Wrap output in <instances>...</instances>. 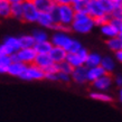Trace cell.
Returning a JSON list of instances; mask_svg holds the SVG:
<instances>
[{"label":"cell","mask_w":122,"mask_h":122,"mask_svg":"<svg viewBox=\"0 0 122 122\" xmlns=\"http://www.w3.org/2000/svg\"><path fill=\"white\" fill-rule=\"evenodd\" d=\"M10 15V0H0V18H9Z\"/></svg>","instance_id":"obj_27"},{"label":"cell","mask_w":122,"mask_h":122,"mask_svg":"<svg viewBox=\"0 0 122 122\" xmlns=\"http://www.w3.org/2000/svg\"><path fill=\"white\" fill-rule=\"evenodd\" d=\"M39 11L35 6L33 0L22 1V18L21 20L26 22H37Z\"/></svg>","instance_id":"obj_4"},{"label":"cell","mask_w":122,"mask_h":122,"mask_svg":"<svg viewBox=\"0 0 122 122\" xmlns=\"http://www.w3.org/2000/svg\"><path fill=\"white\" fill-rule=\"evenodd\" d=\"M45 72L35 64L31 65H27L26 70L24 72V74L20 76L21 80L24 81H41L45 80Z\"/></svg>","instance_id":"obj_6"},{"label":"cell","mask_w":122,"mask_h":122,"mask_svg":"<svg viewBox=\"0 0 122 122\" xmlns=\"http://www.w3.org/2000/svg\"><path fill=\"white\" fill-rule=\"evenodd\" d=\"M101 61H102V56L99 53H91L90 52L87 58L85 61L84 66L87 68H92V67H96L101 65Z\"/></svg>","instance_id":"obj_19"},{"label":"cell","mask_w":122,"mask_h":122,"mask_svg":"<svg viewBox=\"0 0 122 122\" xmlns=\"http://www.w3.org/2000/svg\"><path fill=\"white\" fill-rule=\"evenodd\" d=\"M37 24L43 29H52L56 22L54 21L52 14H39L37 19Z\"/></svg>","instance_id":"obj_13"},{"label":"cell","mask_w":122,"mask_h":122,"mask_svg":"<svg viewBox=\"0 0 122 122\" xmlns=\"http://www.w3.org/2000/svg\"><path fill=\"white\" fill-rule=\"evenodd\" d=\"M90 52L87 51V48H85V47H82L80 51H78L77 53V55L81 57L83 61H84V63H85V61H86V58H87V56H89Z\"/></svg>","instance_id":"obj_35"},{"label":"cell","mask_w":122,"mask_h":122,"mask_svg":"<svg viewBox=\"0 0 122 122\" xmlns=\"http://www.w3.org/2000/svg\"><path fill=\"white\" fill-rule=\"evenodd\" d=\"M66 62L70 64L73 68H77V67L84 66V61H83L77 54H67Z\"/></svg>","instance_id":"obj_25"},{"label":"cell","mask_w":122,"mask_h":122,"mask_svg":"<svg viewBox=\"0 0 122 122\" xmlns=\"http://www.w3.org/2000/svg\"><path fill=\"white\" fill-rule=\"evenodd\" d=\"M10 15L12 18L21 20V18H22V0H10Z\"/></svg>","instance_id":"obj_15"},{"label":"cell","mask_w":122,"mask_h":122,"mask_svg":"<svg viewBox=\"0 0 122 122\" xmlns=\"http://www.w3.org/2000/svg\"><path fill=\"white\" fill-rule=\"evenodd\" d=\"M36 56H37V53L35 52L34 48H21L14 56H11V61L20 62L25 65H31L35 62Z\"/></svg>","instance_id":"obj_5"},{"label":"cell","mask_w":122,"mask_h":122,"mask_svg":"<svg viewBox=\"0 0 122 122\" xmlns=\"http://www.w3.org/2000/svg\"><path fill=\"white\" fill-rule=\"evenodd\" d=\"M113 81H114L115 84H117V85L119 86V87L121 89V87H122V75H121V74L117 75V76L114 77V80H113Z\"/></svg>","instance_id":"obj_36"},{"label":"cell","mask_w":122,"mask_h":122,"mask_svg":"<svg viewBox=\"0 0 122 122\" xmlns=\"http://www.w3.org/2000/svg\"><path fill=\"white\" fill-rule=\"evenodd\" d=\"M120 8H121V10H122V2H121V6H120Z\"/></svg>","instance_id":"obj_40"},{"label":"cell","mask_w":122,"mask_h":122,"mask_svg":"<svg viewBox=\"0 0 122 122\" xmlns=\"http://www.w3.org/2000/svg\"><path fill=\"white\" fill-rule=\"evenodd\" d=\"M49 57L52 58V61L54 62V64H61L66 61L67 57V52L63 48L59 47H53L51 53L48 54Z\"/></svg>","instance_id":"obj_12"},{"label":"cell","mask_w":122,"mask_h":122,"mask_svg":"<svg viewBox=\"0 0 122 122\" xmlns=\"http://www.w3.org/2000/svg\"><path fill=\"white\" fill-rule=\"evenodd\" d=\"M82 47H83V46H82L81 41H77V39H75V38H72L70 45H68L66 48V52H67V54H77L78 51H80Z\"/></svg>","instance_id":"obj_30"},{"label":"cell","mask_w":122,"mask_h":122,"mask_svg":"<svg viewBox=\"0 0 122 122\" xmlns=\"http://www.w3.org/2000/svg\"><path fill=\"white\" fill-rule=\"evenodd\" d=\"M111 20V17L109 15H103L101 16V17H97V18H94L93 19V21H94V26L95 27H102L104 25H107V22H110Z\"/></svg>","instance_id":"obj_31"},{"label":"cell","mask_w":122,"mask_h":122,"mask_svg":"<svg viewBox=\"0 0 122 122\" xmlns=\"http://www.w3.org/2000/svg\"><path fill=\"white\" fill-rule=\"evenodd\" d=\"M19 41V45H20V49L21 48H34L35 46V41L31 35H28V34H25V35H21L18 37Z\"/></svg>","instance_id":"obj_24"},{"label":"cell","mask_w":122,"mask_h":122,"mask_svg":"<svg viewBox=\"0 0 122 122\" xmlns=\"http://www.w3.org/2000/svg\"><path fill=\"white\" fill-rule=\"evenodd\" d=\"M119 99H120V102L122 103V87L120 89V92H119Z\"/></svg>","instance_id":"obj_39"},{"label":"cell","mask_w":122,"mask_h":122,"mask_svg":"<svg viewBox=\"0 0 122 122\" xmlns=\"http://www.w3.org/2000/svg\"><path fill=\"white\" fill-rule=\"evenodd\" d=\"M87 71L89 68L86 66H81V67H77V68H74L72 74H71V78L72 81L76 83V84H85L87 83Z\"/></svg>","instance_id":"obj_10"},{"label":"cell","mask_w":122,"mask_h":122,"mask_svg":"<svg viewBox=\"0 0 122 122\" xmlns=\"http://www.w3.org/2000/svg\"><path fill=\"white\" fill-rule=\"evenodd\" d=\"M94 27H95L94 26V21H93V19L87 14L75 12L74 21L71 25V30L72 31L85 35V34L91 33Z\"/></svg>","instance_id":"obj_2"},{"label":"cell","mask_w":122,"mask_h":122,"mask_svg":"<svg viewBox=\"0 0 122 122\" xmlns=\"http://www.w3.org/2000/svg\"><path fill=\"white\" fill-rule=\"evenodd\" d=\"M90 97L95 101H100V102H105V103H110L112 102V96L109 93L105 92H99V91H92L90 93Z\"/></svg>","instance_id":"obj_23"},{"label":"cell","mask_w":122,"mask_h":122,"mask_svg":"<svg viewBox=\"0 0 122 122\" xmlns=\"http://www.w3.org/2000/svg\"><path fill=\"white\" fill-rule=\"evenodd\" d=\"M105 71L102 68L101 66H96V67H92V68H89L87 71V81L93 83L94 81H96L97 78L102 77L103 75H105Z\"/></svg>","instance_id":"obj_21"},{"label":"cell","mask_w":122,"mask_h":122,"mask_svg":"<svg viewBox=\"0 0 122 122\" xmlns=\"http://www.w3.org/2000/svg\"><path fill=\"white\" fill-rule=\"evenodd\" d=\"M107 74H111L112 72L115 68V61L113 59V57L111 56H102V61H101V65H100Z\"/></svg>","instance_id":"obj_20"},{"label":"cell","mask_w":122,"mask_h":122,"mask_svg":"<svg viewBox=\"0 0 122 122\" xmlns=\"http://www.w3.org/2000/svg\"><path fill=\"white\" fill-rule=\"evenodd\" d=\"M112 19H117V20H121L122 21V10L121 8H117L111 12V15H110Z\"/></svg>","instance_id":"obj_34"},{"label":"cell","mask_w":122,"mask_h":122,"mask_svg":"<svg viewBox=\"0 0 122 122\" xmlns=\"http://www.w3.org/2000/svg\"><path fill=\"white\" fill-rule=\"evenodd\" d=\"M101 34L105 36L107 39H111V38H115L119 36V29L115 26H113L111 22H107V25H104L100 28Z\"/></svg>","instance_id":"obj_17"},{"label":"cell","mask_w":122,"mask_h":122,"mask_svg":"<svg viewBox=\"0 0 122 122\" xmlns=\"http://www.w3.org/2000/svg\"><path fill=\"white\" fill-rule=\"evenodd\" d=\"M57 66H58V73H64V74H67V75H71L73 70H74L66 61L61 64H57Z\"/></svg>","instance_id":"obj_32"},{"label":"cell","mask_w":122,"mask_h":122,"mask_svg":"<svg viewBox=\"0 0 122 122\" xmlns=\"http://www.w3.org/2000/svg\"><path fill=\"white\" fill-rule=\"evenodd\" d=\"M107 46L111 52L117 53V52H119V51H122V41L119 37L107 39Z\"/></svg>","instance_id":"obj_26"},{"label":"cell","mask_w":122,"mask_h":122,"mask_svg":"<svg viewBox=\"0 0 122 122\" xmlns=\"http://www.w3.org/2000/svg\"><path fill=\"white\" fill-rule=\"evenodd\" d=\"M89 0H72L71 6L75 12H84L86 14V6Z\"/></svg>","instance_id":"obj_28"},{"label":"cell","mask_w":122,"mask_h":122,"mask_svg":"<svg viewBox=\"0 0 122 122\" xmlns=\"http://www.w3.org/2000/svg\"><path fill=\"white\" fill-rule=\"evenodd\" d=\"M113 84V77L111 74H105L102 77L97 78L96 81L92 83V86L95 89V91L99 92H107Z\"/></svg>","instance_id":"obj_9"},{"label":"cell","mask_w":122,"mask_h":122,"mask_svg":"<svg viewBox=\"0 0 122 122\" xmlns=\"http://www.w3.org/2000/svg\"><path fill=\"white\" fill-rule=\"evenodd\" d=\"M72 81L71 75L64 74V73H57V82H62V83H70Z\"/></svg>","instance_id":"obj_33"},{"label":"cell","mask_w":122,"mask_h":122,"mask_svg":"<svg viewBox=\"0 0 122 122\" xmlns=\"http://www.w3.org/2000/svg\"><path fill=\"white\" fill-rule=\"evenodd\" d=\"M49 41H51L54 47L63 48L66 51L67 46L70 45L71 41H72V37L66 33H54Z\"/></svg>","instance_id":"obj_7"},{"label":"cell","mask_w":122,"mask_h":122,"mask_svg":"<svg viewBox=\"0 0 122 122\" xmlns=\"http://www.w3.org/2000/svg\"><path fill=\"white\" fill-rule=\"evenodd\" d=\"M26 67H27V65L20 63V62H12L11 65L9 66V68H8L7 74L11 75V76H14V77L20 78V76L24 74V72L26 70Z\"/></svg>","instance_id":"obj_14"},{"label":"cell","mask_w":122,"mask_h":122,"mask_svg":"<svg viewBox=\"0 0 122 122\" xmlns=\"http://www.w3.org/2000/svg\"><path fill=\"white\" fill-rule=\"evenodd\" d=\"M18 51H20L18 37L8 36L0 44V56H9V57H11Z\"/></svg>","instance_id":"obj_3"},{"label":"cell","mask_w":122,"mask_h":122,"mask_svg":"<svg viewBox=\"0 0 122 122\" xmlns=\"http://www.w3.org/2000/svg\"><path fill=\"white\" fill-rule=\"evenodd\" d=\"M114 58L118 61L119 63L122 64V51H119V52L114 53Z\"/></svg>","instance_id":"obj_37"},{"label":"cell","mask_w":122,"mask_h":122,"mask_svg":"<svg viewBox=\"0 0 122 122\" xmlns=\"http://www.w3.org/2000/svg\"><path fill=\"white\" fill-rule=\"evenodd\" d=\"M86 14L92 19L105 15L102 5H101V0H89L87 6H86Z\"/></svg>","instance_id":"obj_8"},{"label":"cell","mask_w":122,"mask_h":122,"mask_svg":"<svg viewBox=\"0 0 122 122\" xmlns=\"http://www.w3.org/2000/svg\"><path fill=\"white\" fill-rule=\"evenodd\" d=\"M12 61L9 56H0V74H7Z\"/></svg>","instance_id":"obj_29"},{"label":"cell","mask_w":122,"mask_h":122,"mask_svg":"<svg viewBox=\"0 0 122 122\" xmlns=\"http://www.w3.org/2000/svg\"><path fill=\"white\" fill-rule=\"evenodd\" d=\"M118 37L122 41V21H121V25H120V28H119V36Z\"/></svg>","instance_id":"obj_38"},{"label":"cell","mask_w":122,"mask_h":122,"mask_svg":"<svg viewBox=\"0 0 122 122\" xmlns=\"http://www.w3.org/2000/svg\"><path fill=\"white\" fill-rule=\"evenodd\" d=\"M34 64L45 72L48 67L52 66L53 64H54V62H53L52 58L49 57V55H37L36 58H35Z\"/></svg>","instance_id":"obj_16"},{"label":"cell","mask_w":122,"mask_h":122,"mask_svg":"<svg viewBox=\"0 0 122 122\" xmlns=\"http://www.w3.org/2000/svg\"><path fill=\"white\" fill-rule=\"evenodd\" d=\"M39 14H52L56 7L55 0H33Z\"/></svg>","instance_id":"obj_11"},{"label":"cell","mask_w":122,"mask_h":122,"mask_svg":"<svg viewBox=\"0 0 122 122\" xmlns=\"http://www.w3.org/2000/svg\"><path fill=\"white\" fill-rule=\"evenodd\" d=\"M52 16L56 24H62L64 26L71 27V25L74 21L75 11L72 8L71 4L67 5L56 4L55 9L52 11Z\"/></svg>","instance_id":"obj_1"},{"label":"cell","mask_w":122,"mask_h":122,"mask_svg":"<svg viewBox=\"0 0 122 122\" xmlns=\"http://www.w3.org/2000/svg\"><path fill=\"white\" fill-rule=\"evenodd\" d=\"M33 36L35 43H43V41H49V36H48L47 31L43 28H37V29H34L33 33L30 34Z\"/></svg>","instance_id":"obj_22"},{"label":"cell","mask_w":122,"mask_h":122,"mask_svg":"<svg viewBox=\"0 0 122 122\" xmlns=\"http://www.w3.org/2000/svg\"><path fill=\"white\" fill-rule=\"evenodd\" d=\"M53 47L54 46L51 43V41H43V43H36L35 46H34V49L37 53V55H48Z\"/></svg>","instance_id":"obj_18"}]
</instances>
